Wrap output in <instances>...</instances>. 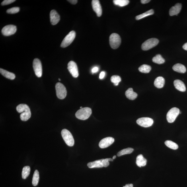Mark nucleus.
Listing matches in <instances>:
<instances>
[{
  "label": "nucleus",
  "instance_id": "37",
  "mask_svg": "<svg viewBox=\"0 0 187 187\" xmlns=\"http://www.w3.org/2000/svg\"><path fill=\"white\" fill-rule=\"evenodd\" d=\"M68 1L73 5H75L78 2L77 0H69V1Z\"/></svg>",
  "mask_w": 187,
  "mask_h": 187
},
{
  "label": "nucleus",
  "instance_id": "8",
  "mask_svg": "<svg viewBox=\"0 0 187 187\" xmlns=\"http://www.w3.org/2000/svg\"><path fill=\"white\" fill-rule=\"evenodd\" d=\"M179 109L176 108H173L168 112L167 114V120L170 123L173 122L175 121L177 117L180 114Z\"/></svg>",
  "mask_w": 187,
  "mask_h": 187
},
{
  "label": "nucleus",
  "instance_id": "30",
  "mask_svg": "<svg viewBox=\"0 0 187 187\" xmlns=\"http://www.w3.org/2000/svg\"><path fill=\"white\" fill-rule=\"evenodd\" d=\"M113 2L115 5L123 7L128 5L129 3V1L128 0H114Z\"/></svg>",
  "mask_w": 187,
  "mask_h": 187
},
{
  "label": "nucleus",
  "instance_id": "34",
  "mask_svg": "<svg viewBox=\"0 0 187 187\" xmlns=\"http://www.w3.org/2000/svg\"><path fill=\"white\" fill-rule=\"evenodd\" d=\"M113 160L114 159H103L102 163L103 167H107L110 164L109 162H113L114 161Z\"/></svg>",
  "mask_w": 187,
  "mask_h": 187
},
{
  "label": "nucleus",
  "instance_id": "33",
  "mask_svg": "<svg viewBox=\"0 0 187 187\" xmlns=\"http://www.w3.org/2000/svg\"><path fill=\"white\" fill-rule=\"evenodd\" d=\"M20 9L18 7H14L7 10V13L9 14H14L17 13L20 11Z\"/></svg>",
  "mask_w": 187,
  "mask_h": 187
},
{
  "label": "nucleus",
  "instance_id": "35",
  "mask_svg": "<svg viewBox=\"0 0 187 187\" xmlns=\"http://www.w3.org/2000/svg\"><path fill=\"white\" fill-rule=\"evenodd\" d=\"M15 0H5V1H4L2 2L1 5L2 6L9 5L10 4L14 2H15Z\"/></svg>",
  "mask_w": 187,
  "mask_h": 187
},
{
  "label": "nucleus",
  "instance_id": "20",
  "mask_svg": "<svg viewBox=\"0 0 187 187\" xmlns=\"http://www.w3.org/2000/svg\"><path fill=\"white\" fill-rule=\"evenodd\" d=\"M165 83V80L163 77L159 76L154 81V85L158 88H161L164 87Z\"/></svg>",
  "mask_w": 187,
  "mask_h": 187
},
{
  "label": "nucleus",
  "instance_id": "4",
  "mask_svg": "<svg viewBox=\"0 0 187 187\" xmlns=\"http://www.w3.org/2000/svg\"><path fill=\"white\" fill-rule=\"evenodd\" d=\"M109 42L110 46L113 49L118 48L121 42L120 36L116 33L112 34L110 36Z\"/></svg>",
  "mask_w": 187,
  "mask_h": 187
},
{
  "label": "nucleus",
  "instance_id": "21",
  "mask_svg": "<svg viewBox=\"0 0 187 187\" xmlns=\"http://www.w3.org/2000/svg\"><path fill=\"white\" fill-rule=\"evenodd\" d=\"M147 161L141 154L138 156L136 158V163L139 167L145 166L146 165Z\"/></svg>",
  "mask_w": 187,
  "mask_h": 187
},
{
  "label": "nucleus",
  "instance_id": "41",
  "mask_svg": "<svg viewBox=\"0 0 187 187\" xmlns=\"http://www.w3.org/2000/svg\"><path fill=\"white\" fill-rule=\"evenodd\" d=\"M123 187H133V185L132 184H127Z\"/></svg>",
  "mask_w": 187,
  "mask_h": 187
},
{
  "label": "nucleus",
  "instance_id": "38",
  "mask_svg": "<svg viewBox=\"0 0 187 187\" xmlns=\"http://www.w3.org/2000/svg\"><path fill=\"white\" fill-rule=\"evenodd\" d=\"M98 71V68L97 67H94L92 69V73H96Z\"/></svg>",
  "mask_w": 187,
  "mask_h": 187
},
{
  "label": "nucleus",
  "instance_id": "36",
  "mask_svg": "<svg viewBox=\"0 0 187 187\" xmlns=\"http://www.w3.org/2000/svg\"><path fill=\"white\" fill-rule=\"evenodd\" d=\"M105 73L104 71L102 72L100 74V79H103L105 76Z\"/></svg>",
  "mask_w": 187,
  "mask_h": 187
},
{
  "label": "nucleus",
  "instance_id": "29",
  "mask_svg": "<svg viewBox=\"0 0 187 187\" xmlns=\"http://www.w3.org/2000/svg\"><path fill=\"white\" fill-rule=\"evenodd\" d=\"M30 170V167L29 166H26L24 167L22 174V178L23 179H25L29 175Z\"/></svg>",
  "mask_w": 187,
  "mask_h": 187
},
{
  "label": "nucleus",
  "instance_id": "16",
  "mask_svg": "<svg viewBox=\"0 0 187 187\" xmlns=\"http://www.w3.org/2000/svg\"><path fill=\"white\" fill-rule=\"evenodd\" d=\"M182 4L180 3H177L174 6L172 7L170 10L169 14L170 16L175 15H178L179 13L182 9Z\"/></svg>",
  "mask_w": 187,
  "mask_h": 187
},
{
  "label": "nucleus",
  "instance_id": "22",
  "mask_svg": "<svg viewBox=\"0 0 187 187\" xmlns=\"http://www.w3.org/2000/svg\"><path fill=\"white\" fill-rule=\"evenodd\" d=\"M173 70L180 73H184L186 72V68L184 65L180 63H177L172 67Z\"/></svg>",
  "mask_w": 187,
  "mask_h": 187
},
{
  "label": "nucleus",
  "instance_id": "18",
  "mask_svg": "<svg viewBox=\"0 0 187 187\" xmlns=\"http://www.w3.org/2000/svg\"><path fill=\"white\" fill-rule=\"evenodd\" d=\"M125 95L127 98L131 100H135L138 96L137 94L133 91L132 88H129L128 90H127L125 92Z\"/></svg>",
  "mask_w": 187,
  "mask_h": 187
},
{
  "label": "nucleus",
  "instance_id": "9",
  "mask_svg": "<svg viewBox=\"0 0 187 187\" xmlns=\"http://www.w3.org/2000/svg\"><path fill=\"white\" fill-rule=\"evenodd\" d=\"M33 66L37 76L38 77H41L42 74V65L40 60L38 58L35 59L33 61Z\"/></svg>",
  "mask_w": 187,
  "mask_h": 187
},
{
  "label": "nucleus",
  "instance_id": "11",
  "mask_svg": "<svg viewBox=\"0 0 187 187\" xmlns=\"http://www.w3.org/2000/svg\"><path fill=\"white\" fill-rule=\"evenodd\" d=\"M17 31L16 27L13 25L5 26L1 30L2 33L4 36H9L15 34Z\"/></svg>",
  "mask_w": 187,
  "mask_h": 187
},
{
  "label": "nucleus",
  "instance_id": "32",
  "mask_svg": "<svg viewBox=\"0 0 187 187\" xmlns=\"http://www.w3.org/2000/svg\"><path fill=\"white\" fill-rule=\"evenodd\" d=\"M111 81L114 83L115 86H118L119 84L121 81V79L120 76L118 75H114L111 77Z\"/></svg>",
  "mask_w": 187,
  "mask_h": 187
},
{
  "label": "nucleus",
  "instance_id": "5",
  "mask_svg": "<svg viewBox=\"0 0 187 187\" xmlns=\"http://www.w3.org/2000/svg\"><path fill=\"white\" fill-rule=\"evenodd\" d=\"M56 95L60 99L63 100L66 97L67 90L65 86L60 83H57L55 86Z\"/></svg>",
  "mask_w": 187,
  "mask_h": 187
},
{
  "label": "nucleus",
  "instance_id": "6",
  "mask_svg": "<svg viewBox=\"0 0 187 187\" xmlns=\"http://www.w3.org/2000/svg\"><path fill=\"white\" fill-rule=\"evenodd\" d=\"M159 40L156 38L149 39L142 44L141 48L144 51L149 50L156 46L159 44Z\"/></svg>",
  "mask_w": 187,
  "mask_h": 187
},
{
  "label": "nucleus",
  "instance_id": "43",
  "mask_svg": "<svg viewBox=\"0 0 187 187\" xmlns=\"http://www.w3.org/2000/svg\"><path fill=\"white\" fill-rule=\"evenodd\" d=\"M59 81H61V79H59Z\"/></svg>",
  "mask_w": 187,
  "mask_h": 187
},
{
  "label": "nucleus",
  "instance_id": "27",
  "mask_svg": "<svg viewBox=\"0 0 187 187\" xmlns=\"http://www.w3.org/2000/svg\"><path fill=\"white\" fill-rule=\"evenodd\" d=\"M134 151V149L131 148H127L121 150L119 151L117 154V156L118 157L121 156L126 155V154H130L132 153Z\"/></svg>",
  "mask_w": 187,
  "mask_h": 187
},
{
  "label": "nucleus",
  "instance_id": "26",
  "mask_svg": "<svg viewBox=\"0 0 187 187\" xmlns=\"http://www.w3.org/2000/svg\"><path fill=\"white\" fill-rule=\"evenodd\" d=\"M154 13V12L153 9H151L144 13L140 14V15H137L135 17V19L137 20H139L147 17V16L153 15Z\"/></svg>",
  "mask_w": 187,
  "mask_h": 187
},
{
  "label": "nucleus",
  "instance_id": "7",
  "mask_svg": "<svg viewBox=\"0 0 187 187\" xmlns=\"http://www.w3.org/2000/svg\"><path fill=\"white\" fill-rule=\"evenodd\" d=\"M76 35V32L74 31H72L70 32L63 41L61 44V47L65 48L68 46L74 40Z\"/></svg>",
  "mask_w": 187,
  "mask_h": 187
},
{
  "label": "nucleus",
  "instance_id": "28",
  "mask_svg": "<svg viewBox=\"0 0 187 187\" xmlns=\"http://www.w3.org/2000/svg\"><path fill=\"white\" fill-rule=\"evenodd\" d=\"M151 68L149 65H143L140 67L139 70L141 73H148L151 70Z\"/></svg>",
  "mask_w": 187,
  "mask_h": 187
},
{
  "label": "nucleus",
  "instance_id": "10",
  "mask_svg": "<svg viewBox=\"0 0 187 187\" xmlns=\"http://www.w3.org/2000/svg\"><path fill=\"white\" fill-rule=\"evenodd\" d=\"M137 123L141 127L147 128L152 126L153 124L154 121L153 119L151 118L144 117L138 119Z\"/></svg>",
  "mask_w": 187,
  "mask_h": 187
},
{
  "label": "nucleus",
  "instance_id": "44",
  "mask_svg": "<svg viewBox=\"0 0 187 187\" xmlns=\"http://www.w3.org/2000/svg\"><path fill=\"white\" fill-rule=\"evenodd\" d=\"M82 108V107L81 106V107H80V109L81 108Z\"/></svg>",
  "mask_w": 187,
  "mask_h": 187
},
{
  "label": "nucleus",
  "instance_id": "3",
  "mask_svg": "<svg viewBox=\"0 0 187 187\" xmlns=\"http://www.w3.org/2000/svg\"><path fill=\"white\" fill-rule=\"evenodd\" d=\"M61 134L66 144L70 147L73 146L74 145V140L71 132L66 129H63L61 131Z\"/></svg>",
  "mask_w": 187,
  "mask_h": 187
},
{
  "label": "nucleus",
  "instance_id": "42",
  "mask_svg": "<svg viewBox=\"0 0 187 187\" xmlns=\"http://www.w3.org/2000/svg\"><path fill=\"white\" fill-rule=\"evenodd\" d=\"M116 156H114V157H113V159H116Z\"/></svg>",
  "mask_w": 187,
  "mask_h": 187
},
{
  "label": "nucleus",
  "instance_id": "15",
  "mask_svg": "<svg viewBox=\"0 0 187 187\" xmlns=\"http://www.w3.org/2000/svg\"><path fill=\"white\" fill-rule=\"evenodd\" d=\"M50 19L51 24L55 25L59 22L60 20V16L55 10H52L50 13Z\"/></svg>",
  "mask_w": 187,
  "mask_h": 187
},
{
  "label": "nucleus",
  "instance_id": "40",
  "mask_svg": "<svg viewBox=\"0 0 187 187\" xmlns=\"http://www.w3.org/2000/svg\"><path fill=\"white\" fill-rule=\"evenodd\" d=\"M183 48L185 50L187 51V42L184 44L183 46Z\"/></svg>",
  "mask_w": 187,
  "mask_h": 187
},
{
  "label": "nucleus",
  "instance_id": "23",
  "mask_svg": "<svg viewBox=\"0 0 187 187\" xmlns=\"http://www.w3.org/2000/svg\"><path fill=\"white\" fill-rule=\"evenodd\" d=\"M0 73L8 79L13 80L15 78V75L14 73L10 72L5 70L2 68L0 69Z\"/></svg>",
  "mask_w": 187,
  "mask_h": 187
},
{
  "label": "nucleus",
  "instance_id": "17",
  "mask_svg": "<svg viewBox=\"0 0 187 187\" xmlns=\"http://www.w3.org/2000/svg\"><path fill=\"white\" fill-rule=\"evenodd\" d=\"M174 84L175 87L177 89L183 92L186 91V86L183 82L180 80H175L174 82Z\"/></svg>",
  "mask_w": 187,
  "mask_h": 187
},
{
  "label": "nucleus",
  "instance_id": "24",
  "mask_svg": "<svg viewBox=\"0 0 187 187\" xmlns=\"http://www.w3.org/2000/svg\"><path fill=\"white\" fill-rule=\"evenodd\" d=\"M152 61L154 63L158 64H162L165 63V60L162 55L160 54H158L153 57Z\"/></svg>",
  "mask_w": 187,
  "mask_h": 187
},
{
  "label": "nucleus",
  "instance_id": "25",
  "mask_svg": "<svg viewBox=\"0 0 187 187\" xmlns=\"http://www.w3.org/2000/svg\"><path fill=\"white\" fill-rule=\"evenodd\" d=\"M39 173L38 170H36L34 172L32 178V183L34 186H37L39 180Z\"/></svg>",
  "mask_w": 187,
  "mask_h": 187
},
{
  "label": "nucleus",
  "instance_id": "1",
  "mask_svg": "<svg viewBox=\"0 0 187 187\" xmlns=\"http://www.w3.org/2000/svg\"><path fill=\"white\" fill-rule=\"evenodd\" d=\"M16 110L20 115V118L23 121H25L29 119L31 116L30 108L27 105L24 104H20L16 107Z\"/></svg>",
  "mask_w": 187,
  "mask_h": 187
},
{
  "label": "nucleus",
  "instance_id": "13",
  "mask_svg": "<svg viewBox=\"0 0 187 187\" xmlns=\"http://www.w3.org/2000/svg\"><path fill=\"white\" fill-rule=\"evenodd\" d=\"M114 139L111 137H108L102 139L100 141L99 146L101 148H107L114 142Z\"/></svg>",
  "mask_w": 187,
  "mask_h": 187
},
{
  "label": "nucleus",
  "instance_id": "2",
  "mask_svg": "<svg viewBox=\"0 0 187 187\" xmlns=\"http://www.w3.org/2000/svg\"><path fill=\"white\" fill-rule=\"evenodd\" d=\"M92 113L91 108L88 107L82 108L76 112L75 116L77 119L84 120L89 118Z\"/></svg>",
  "mask_w": 187,
  "mask_h": 187
},
{
  "label": "nucleus",
  "instance_id": "14",
  "mask_svg": "<svg viewBox=\"0 0 187 187\" xmlns=\"http://www.w3.org/2000/svg\"><path fill=\"white\" fill-rule=\"evenodd\" d=\"M92 9L97 14L98 17L102 15V9L100 1L98 0H92Z\"/></svg>",
  "mask_w": 187,
  "mask_h": 187
},
{
  "label": "nucleus",
  "instance_id": "31",
  "mask_svg": "<svg viewBox=\"0 0 187 187\" xmlns=\"http://www.w3.org/2000/svg\"><path fill=\"white\" fill-rule=\"evenodd\" d=\"M165 145L167 147L176 150L178 148V145L174 142L170 140H167L165 141Z\"/></svg>",
  "mask_w": 187,
  "mask_h": 187
},
{
  "label": "nucleus",
  "instance_id": "19",
  "mask_svg": "<svg viewBox=\"0 0 187 187\" xmlns=\"http://www.w3.org/2000/svg\"><path fill=\"white\" fill-rule=\"evenodd\" d=\"M103 159L96 160L92 162H90L87 164L88 167L90 168H102L103 167L102 163Z\"/></svg>",
  "mask_w": 187,
  "mask_h": 187
},
{
  "label": "nucleus",
  "instance_id": "12",
  "mask_svg": "<svg viewBox=\"0 0 187 187\" xmlns=\"http://www.w3.org/2000/svg\"><path fill=\"white\" fill-rule=\"evenodd\" d=\"M68 69L73 77L77 78L79 76V71L76 63L75 62L73 61L69 62L68 64Z\"/></svg>",
  "mask_w": 187,
  "mask_h": 187
},
{
  "label": "nucleus",
  "instance_id": "39",
  "mask_svg": "<svg viewBox=\"0 0 187 187\" xmlns=\"http://www.w3.org/2000/svg\"><path fill=\"white\" fill-rule=\"evenodd\" d=\"M150 1V0H141V2L142 4H145L148 3Z\"/></svg>",
  "mask_w": 187,
  "mask_h": 187
}]
</instances>
